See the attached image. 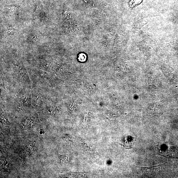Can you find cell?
<instances>
[{
  "label": "cell",
  "mask_w": 178,
  "mask_h": 178,
  "mask_svg": "<svg viewBox=\"0 0 178 178\" xmlns=\"http://www.w3.org/2000/svg\"><path fill=\"white\" fill-rule=\"evenodd\" d=\"M43 133V132L42 131H40L39 132V134H40L42 135Z\"/></svg>",
  "instance_id": "cell-8"
},
{
  "label": "cell",
  "mask_w": 178,
  "mask_h": 178,
  "mask_svg": "<svg viewBox=\"0 0 178 178\" xmlns=\"http://www.w3.org/2000/svg\"><path fill=\"white\" fill-rule=\"evenodd\" d=\"M58 157L59 160L62 163H68L70 161V156L69 155H59Z\"/></svg>",
  "instance_id": "cell-3"
},
{
  "label": "cell",
  "mask_w": 178,
  "mask_h": 178,
  "mask_svg": "<svg viewBox=\"0 0 178 178\" xmlns=\"http://www.w3.org/2000/svg\"><path fill=\"white\" fill-rule=\"evenodd\" d=\"M1 119L2 121L4 123L7 124H9V122L8 119L6 115L4 114H2V116H1Z\"/></svg>",
  "instance_id": "cell-7"
},
{
  "label": "cell",
  "mask_w": 178,
  "mask_h": 178,
  "mask_svg": "<svg viewBox=\"0 0 178 178\" xmlns=\"http://www.w3.org/2000/svg\"><path fill=\"white\" fill-rule=\"evenodd\" d=\"M143 0H131L130 2L129 3V5L130 7L132 8L136 5L139 4Z\"/></svg>",
  "instance_id": "cell-4"
},
{
  "label": "cell",
  "mask_w": 178,
  "mask_h": 178,
  "mask_svg": "<svg viewBox=\"0 0 178 178\" xmlns=\"http://www.w3.org/2000/svg\"><path fill=\"white\" fill-rule=\"evenodd\" d=\"M26 126L29 128H31L34 125V121L33 119H29L26 121L25 122Z\"/></svg>",
  "instance_id": "cell-5"
},
{
  "label": "cell",
  "mask_w": 178,
  "mask_h": 178,
  "mask_svg": "<svg viewBox=\"0 0 178 178\" xmlns=\"http://www.w3.org/2000/svg\"><path fill=\"white\" fill-rule=\"evenodd\" d=\"M135 141L136 139L134 137H132L131 136L126 137L124 143V147L126 149H130L132 148Z\"/></svg>",
  "instance_id": "cell-2"
},
{
  "label": "cell",
  "mask_w": 178,
  "mask_h": 178,
  "mask_svg": "<svg viewBox=\"0 0 178 178\" xmlns=\"http://www.w3.org/2000/svg\"><path fill=\"white\" fill-rule=\"evenodd\" d=\"M79 60L81 62H84L85 61L86 59V56L84 54L82 53L79 55L78 57Z\"/></svg>",
  "instance_id": "cell-6"
},
{
  "label": "cell",
  "mask_w": 178,
  "mask_h": 178,
  "mask_svg": "<svg viewBox=\"0 0 178 178\" xmlns=\"http://www.w3.org/2000/svg\"><path fill=\"white\" fill-rule=\"evenodd\" d=\"M177 150L174 148H171L165 150H161L160 154L161 156L168 158H178Z\"/></svg>",
  "instance_id": "cell-1"
}]
</instances>
